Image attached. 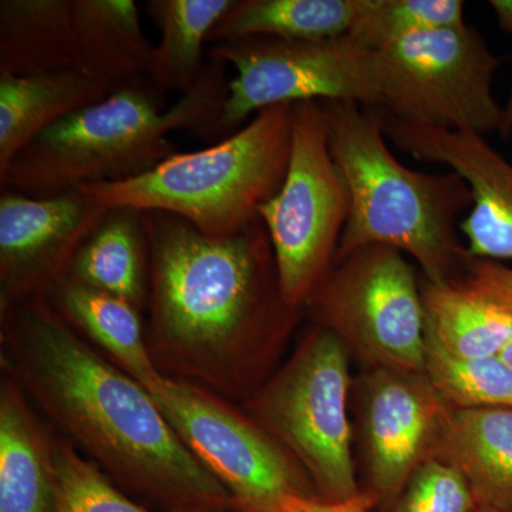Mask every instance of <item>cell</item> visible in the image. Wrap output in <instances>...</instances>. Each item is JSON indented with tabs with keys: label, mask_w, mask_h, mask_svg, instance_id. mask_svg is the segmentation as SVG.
Instances as JSON below:
<instances>
[{
	"label": "cell",
	"mask_w": 512,
	"mask_h": 512,
	"mask_svg": "<svg viewBox=\"0 0 512 512\" xmlns=\"http://www.w3.org/2000/svg\"><path fill=\"white\" fill-rule=\"evenodd\" d=\"M376 508L375 498L362 490L345 501H325L320 498L299 500L292 505L289 512H370Z\"/></svg>",
	"instance_id": "obj_30"
},
{
	"label": "cell",
	"mask_w": 512,
	"mask_h": 512,
	"mask_svg": "<svg viewBox=\"0 0 512 512\" xmlns=\"http://www.w3.org/2000/svg\"><path fill=\"white\" fill-rule=\"evenodd\" d=\"M471 512H495L490 510V508L481 507V505H476Z\"/></svg>",
	"instance_id": "obj_34"
},
{
	"label": "cell",
	"mask_w": 512,
	"mask_h": 512,
	"mask_svg": "<svg viewBox=\"0 0 512 512\" xmlns=\"http://www.w3.org/2000/svg\"><path fill=\"white\" fill-rule=\"evenodd\" d=\"M426 336L460 359L500 356L512 338V303L471 275L421 282Z\"/></svg>",
	"instance_id": "obj_18"
},
{
	"label": "cell",
	"mask_w": 512,
	"mask_h": 512,
	"mask_svg": "<svg viewBox=\"0 0 512 512\" xmlns=\"http://www.w3.org/2000/svg\"><path fill=\"white\" fill-rule=\"evenodd\" d=\"M490 6L501 30L512 37V0H491Z\"/></svg>",
	"instance_id": "obj_31"
},
{
	"label": "cell",
	"mask_w": 512,
	"mask_h": 512,
	"mask_svg": "<svg viewBox=\"0 0 512 512\" xmlns=\"http://www.w3.org/2000/svg\"><path fill=\"white\" fill-rule=\"evenodd\" d=\"M104 212L82 191L43 198L2 191L0 312L46 298Z\"/></svg>",
	"instance_id": "obj_13"
},
{
	"label": "cell",
	"mask_w": 512,
	"mask_h": 512,
	"mask_svg": "<svg viewBox=\"0 0 512 512\" xmlns=\"http://www.w3.org/2000/svg\"><path fill=\"white\" fill-rule=\"evenodd\" d=\"M2 370L117 485L173 512H227L231 497L143 384L73 329L47 298L0 312Z\"/></svg>",
	"instance_id": "obj_2"
},
{
	"label": "cell",
	"mask_w": 512,
	"mask_h": 512,
	"mask_svg": "<svg viewBox=\"0 0 512 512\" xmlns=\"http://www.w3.org/2000/svg\"><path fill=\"white\" fill-rule=\"evenodd\" d=\"M512 131V87L510 96H508L507 104L504 106V124L501 130V136L508 137Z\"/></svg>",
	"instance_id": "obj_32"
},
{
	"label": "cell",
	"mask_w": 512,
	"mask_h": 512,
	"mask_svg": "<svg viewBox=\"0 0 512 512\" xmlns=\"http://www.w3.org/2000/svg\"><path fill=\"white\" fill-rule=\"evenodd\" d=\"M320 107L330 153L349 191L335 262L386 245L412 256L430 284L467 275L473 258L458 228L474 204L466 181L453 171L406 167L390 150L376 110L353 101H320Z\"/></svg>",
	"instance_id": "obj_3"
},
{
	"label": "cell",
	"mask_w": 512,
	"mask_h": 512,
	"mask_svg": "<svg viewBox=\"0 0 512 512\" xmlns=\"http://www.w3.org/2000/svg\"><path fill=\"white\" fill-rule=\"evenodd\" d=\"M67 278L143 312L150 295V245L144 212L109 208L84 239Z\"/></svg>",
	"instance_id": "obj_21"
},
{
	"label": "cell",
	"mask_w": 512,
	"mask_h": 512,
	"mask_svg": "<svg viewBox=\"0 0 512 512\" xmlns=\"http://www.w3.org/2000/svg\"><path fill=\"white\" fill-rule=\"evenodd\" d=\"M363 8L365 0H235L212 30L210 43L335 39L349 35Z\"/></svg>",
	"instance_id": "obj_22"
},
{
	"label": "cell",
	"mask_w": 512,
	"mask_h": 512,
	"mask_svg": "<svg viewBox=\"0 0 512 512\" xmlns=\"http://www.w3.org/2000/svg\"><path fill=\"white\" fill-rule=\"evenodd\" d=\"M154 45L134 0H73V67L111 92L153 86Z\"/></svg>",
	"instance_id": "obj_16"
},
{
	"label": "cell",
	"mask_w": 512,
	"mask_h": 512,
	"mask_svg": "<svg viewBox=\"0 0 512 512\" xmlns=\"http://www.w3.org/2000/svg\"><path fill=\"white\" fill-rule=\"evenodd\" d=\"M303 313L332 333L363 369L424 373L426 312L413 265L399 249L360 248L336 261Z\"/></svg>",
	"instance_id": "obj_7"
},
{
	"label": "cell",
	"mask_w": 512,
	"mask_h": 512,
	"mask_svg": "<svg viewBox=\"0 0 512 512\" xmlns=\"http://www.w3.org/2000/svg\"><path fill=\"white\" fill-rule=\"evenodd\" d=\"M476 505L456 468L430 457L417 467L394 503L380 512H471Z\"/></svg>",
	"instance_id": "obj_28"
},
{
	"label": "cell",
	"mask_w": 512,
	"mask_h": 512,
	"mask_svg": "<svg viewBox=\"0 0 512 512\" xmlns=\"http://www.w3.org/2000/svg\"><path fill=\"white\" fill-rule=\"evenodd\" d=\"M467 274L512 303V269L508 266L487 259H473Z\"/></svg>",
	"instance_id": "obj_29"
},
{
	"label": "cell",
	"mask_w": 512,
	"mask_h": 512,
	"mask_svg": "<svg viewBox=\"0 0 512 512\" xmlns=\"http://www.w3.org/2000/svg\"><path fill=\"white\" fill-rule=\"evenodd\" d=\"M431 457L456 468L477 505L512 512V407L448 410Z\"/></svg>",
	"instance_id": "obj_17"
},
{
	"label": "cell",
	"mask_w": 512,
	"mask_h": 512,
	"mask_svg": "<svg viewBox=\"0 0 512 512\" xmlns=\"http://www.w3.org/2000/svg\"><path fill=\"white\" fill-rule=\"evenodd\" d=\"M424 373L450 409L512 407V369L500 356L460 359L427 339Z\"/></svg>",
	"instance_id": "obj_25"
},
{
	"label": "cell",
	"mask_w": 512,
	"mask_h": 512,
	"mask_svg": "<svg viewBox=\"0 0 512 512\" xmlns=\"http://www.w3.org/2000/svg\"><path fill=\"white\" fill-rule=\"evenodd\" d=\"M227 64L210 60L200 79L167 107L154 86L111 93L33 140L0 173L2 191L55 197L96 184L123 183L178 151L173 131L207 140L228 97Z\"/></svg>",
	"instance_id": "obj_4"
},
{
	"label": "cell",
	"mask_w": 512,
	"mask_h": 512,
	"mask_svg": "<svg viewBox=\"0 0 512 512\" xmlns=\"http://www.w3.org/2000/svg\"><path fill=\"white\" fill-rule=\"evenodd\" d=\"M73 67V0L0 2V74L25 77Z\"/></svg>",
	"instance_id": "obj_23"
},
{
	"label": "cell",
	"mask_w": 512,
	"mask_h": 512,
	"mask_svg": "<svg viewBox=\"0 0 512 512\" xmlns=\"http://www.w3.org/2000/svg\"><path fill=\"white\" fill-rule=\"evenodd\" d=\"M177 436L217 478L238 512H289L319 498L303 468L242 407L183 380L148 390Z\"/></svg>",
	"instance_id": "obj_11"
},
{
	"label": "cell",
	"mask_w": 512,
	"mask_h": 512,
	"mask_svg": "<svg viewBox=\"0 0 512 512\" xmlns=\"http://www.w3.org/2000/svg\"><path fill=\"white\" fill-rule=\"evenodd\" d=\"M291 146L292 104H279L210 147L174 154L134 180L80 191L106 210L167 212L207 237L225 238L281 190Z\"/></svg>",
	"instance_id": "obj_5"
},
{
	"label": "cell",
	"mask_w": 512,
	"mask_h": 512,
	"mask_svg": "<svg viewBox=\"0 0 512 512\" xmlns=\"http://www.w3.org/2000/svg\"><path fill=\"white\" fill-rule=\"evenodd\" d=\"M57 512H153L131 501L70 441L56 440Z\"/></svg>",
	"instance_id": "obj_27"
},
{
	"label": "cell",
	"mask_w": 512,
	"mask_h": 512,
	"mask_svg": "<svg viewBox=\"0 0 512 512\" xmlns=\"http://www.w3.org/2000/svg\"><path fill=\"white\" fill-rule=\"evenodd\" d=\"M349 191L330 153L320 101L292 104V146L281 190L258 208L285 302L303 312L335 262Z\"/></svg>",
	"instance_id": "obj_8"
},
{
	"label": "cell",
	"mask_w": 512,
	"mask_h": 512,
	"mask_svg": "<svg viewBox=\"0 0 512 512\" xmlns=\"http://www.w3.org/2000/svg\"><path fill=\"white\" fill-rule=\"evenodd\" d=\"M355 441L362 460L363 491L386 510L434 444L450 407L426 373L372 367L353 379Z\"/></svg>",
	"instance_id": "obj_12"
},
{
	"label": "cell",
	"mask_w": 512,
	"mask_h": 512,
	"mask_svg": "<svg viewBox=\"0 0 512 512\" xmlns=\"http://www.w3.org/2000/svg\"><path fill=\"white\" fill-rule=\"evenodd\" d=\"M461 0H365L349 37L379 50L404 37L464 25Z\"/></svg>",
	"instance_id": "obj_26"
},
{
	"label": "cell",
	"mask_w": 512,
	"mask_h": 512,
	"mask_svg": "<svg viewBox=\"0 0 512 512\" xmlns=\"http://www.w3.org/2000/svg\"><path fill=\"white\" fill-rule=\"evenodd\" d=\"M500 357L504 360L505 365L510 366L512 369V338L503 349V352L500 353Z\"/></svg>",
	"instance_id": "obj_33"
},
{
	"label": "cell",
	"mask_w": 512,
	"mask_h": 512,
	"mask_svg": "<svg viewBox=\"0 0 512 512\" xmlns=\"http://www.w3.org/2000/svg\"><path fill=\"white\" fill-rule=\"evenodd\" d=\"M9 373L0 379V512H57L56 440Z\"/></svg>",
	"instance_id": "obj_15"
},
{
	"label": "cell",
	"mask_w": 512,
	"mask_h": 512,
	"mask_svg": "<svg viewBox=\"0 0 512 512\" xmlns=\"http://www.w3.org/2000/svg\"><path fill=\"white\" fill-rule=\"evenodd\" d=\"M194 512H212V511H194Z\"/></svg>",
	"instance_id": "obj_35"
},
{
	"label": "cell",
	"mask_w": 512,
	"mask_h": 512,
	"mask_svg": "<svg viewBox=\"0 0 512 512\" xmlns=\"http://www.w3.org/2000/svg\"><path fill=\"white\" fill-rule=\"evenodd\" d=\"M46 298L87 342L147 390L164 379L151 356L141 312L130 303L67 276Z\"/></svg>",
	"instance_id": "obj_20"
},
{
	"label": "cell",
	"mask_w": 512,
	"mask_h": 512,
	"mask_svg": "<svg viewBox=\"0 0 512 512\" xmlns=\"http://www.w3.org/2000/svg\"><path fill=\"white\" fill-rule=\"evenodd\" d=\"M147 339L161 375L242 404L278 369L303 312L285 302L274 249L255 218L225 238L144 212Z\"/></svg>",
	"instance_id": "obj_1"
},
{
	"label": "cell",
	"mask_w": 512,
	"mask_h": 512,
	"mask_svg": "<svg viewBox=\"0 0 512 512\" xmlns=\"http://www.w3.org/2000/svg\"><path fill=\"white\" fill-rule=\"evenodd\" d=\"M379 116L384 136L393 146L416 160L447 165L470 187L473 208L458 227L468 255L512 261V165L480 134Z\"/></svg>",
	"instance_id": "obj_14"
},
{
	"label": "cell",
	"mask_w": 512,
	"mask_h": 512,
	"mask_svg": "<svg viewBox=\"0 0 512 512\" xmlns=\"http://www.w3.org/2000/svg\"><path fill=\"white\" fill-rule=\"evenodd\" d=\"M375 52L382 94L373 110L483 137L503 130L504 107L493 94L500 60L473 26L416 33Z\"/></svg>",
	"instance_id": "obj_9"
},
{
	"label": "cell",
	"mask_w": 512,
	"mask_h": 512,
	"mask_svg": "<svg viewBox=\"0 0 512 512\" xmlns=\"http://www.w3.org/2000/svg\"><path fill=\"white\" fill-rule=\"evenodd\" d=\"M208 60L234 67L228 97L207 140H222L259 111L299 101H353L369 109L380 103L375 50L348 35L323 40L272 37L212 45Z\"/></svg>",
	"instance_id": "obj_10"
},
{
	"label": "cell",
	"mask_w": 512,
	"mask_h": 512,
	"mask_svg": "<svg viewBox=\"0 0 512 512\" xmlns=\"http://www.w3.org/2000/svg\"><path fill=\"white\" fill-rule=\"evenodd\" d=\"M350 359L332 333L313 325L292 355L239 404L298 461L325 501L349 500L362 491L349 414Z\"/></svg>",
	"instance_id": "obj_6"
},
{
	"label": "cell",
	"mask_w": 512,
	"mask_h": 512,
	"mask_svg": "<svg viewBox=\"0 0 512 512\" xmlns=\"http://www.w3.org/2000/svg\"><path fill=\"white\" fill-rule=\"evenodd\" d=\"M111 93L76 69L25 77L0 74V173L40 134Z\"/></svg>",
	"instance_id": "obj_19"
},
{
	"label": "cell",
	"mask_w": 512,
	"mask_h": 512,
	"mask_svg": "<svg viewBox=\"0 0 512 512\" xmlns=\"http://www.w3.org/2000/svg\"><path fill=\"white\" fill-rule=\"evenodd\" d=\"M235 0H148L146 10L160 32L154 45L151 83L158 92L185 93L200 79L205 45Z\"/></svg>",
	"instance_id": "obj_24"
}]
</instances>
